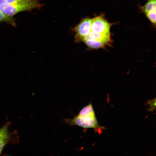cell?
<instances>
[{
  "label": "cell",
  "mask_w": 156,
  "mask_h": 156,
  "mask_svg": "<svg viewBox=\"0 0 156 156\" xmlns=\"http://www.w3.org/2000/svg\"><path fill=\"white\" fill-rule=\"evenodd\" d=\"M65 121L70 125H77L84 128L97 129L100 127L91 103L83 107L73 118L66 119Z\"/></svg>",
  "instance_id": "cell-1"
},
{
  "label": "cell",
  "mask_w": 156,
  "mask_h": 156,
  "mask_svg": "<svg viewBox=\"0 0 156 156\" xmlns=\"http://www.w3.org/2000/svg\"><path fill=\"white\" fill-rule=\"evenodd\" d=\"M40 6L38 0H29L14 4L0 5V10L6 15L12 17L21 12L31 11Z\"/></svg>",
  "instance_id": "cell-2"
},
{
  "label": "cell",
  "mask_w": 156,
  "mask_h": 156,
  "mask_svg": "<svg viewBox=\"0 0 156 156\" xmlns=\"http://www.w3.org/2000/svg\"><path fill=\"white\" fill-rule=\"evenodd\" d=\"M109 24L103 17H96L92 19L90 31L105 35H110Z\"/></svg>",
  "instance_id": "cell-3"
},
{
  "label": "cell",
  "mask_w": 156,
  "mask_h": 156,
  "mask_svg": "<svg viewBox=\"0 0 156 156\" xmlns=\"http://www.w3.org/2000/svg\"><path fill=\"white\" fill-rule=\"evenodd\" d=\"M92 19L86 18L83 20L74 29L76 33L75 38L77 40H81L90 31Z\"/></svg>",
  "instance_id": "cell-4"
},
{
  "label": "cell",
  "mask_w": 156,
  "mask_h": 156,
  "mask_svg": "<svg viewBox=\"0 0 156 156\" xmlns=\"http://www.w3.org/2000/svg\"><path fill=\"white\" fill-rule=\"evenodd\" d=\"M9 125L8 123L0 129V155L9 140Z\"/></svg>",
  "instance_id": "cell-5"
},
{
  "label": "cell",
  "mask_w": 156,
  "mask_h": 156,
  "mask_svg": "<svg viewBox=\"0 0 156 156\" xmlns=\"http://www.w3.org/2000/svg\"><path fill=\"white\" fill-rule=\"evenodd\" d=\"M156 0H148L145 5L142 7V10L146 14L156 11Z\"/></svg>",
  "instance_id": "cell-6"
},
{
  "label": "cell",
  "mask_w": 156,
  "mask_h": 156,
  "mask_svg": "<svg viewBox=\"0 0 156 156\" xmlns=\"http://www.w3.org/2000/svg\"><path fill=\"white\" fill-rule=\"evenodd\" d=\"M5 22L13 26L16 25L14 19L12 17L6 15L0 10V22Z\"/></svg>",
  "instance_id": "cell-7"
},
{
  "label": "cell",
  "mask_w": 156,
  "mask_h": 156,
  "mask_svg": "<svg viewBox=\"0 0 156 156\" xmlns=\"http://www.w3.org/2000/svg\"><path fill=\"white\" fill-rule=\"evenodd\" d=\"M29 0H0V5L14 4Z\"/></svg>",
  "instance_id": "cell-8"
},
{
  "label": "cell",
  "mask_w": 156,
  "mask_h": 156,
  "mask_svg": "<svg viewBox=\"0 0 156 156\" xmlns=\"http://www.w3.org/2000/svg\"><path fill=\"white\" fill-rule=\"evenodd\" d=\"M146 15L150 21L155 25L156 23V11L149 12Z\"/></svg>",
  "instance_id": "cell-9"
},
{
  "label": "cell",
  "mask_w": 156,
  "mask_h": 156,
  "mask_svg": "<svg viewBox=\"0 0 156 156\" xmlns=\"http://www.w3.org/2000/svg\"><path fill=\"white\" fill-rule=\"evenodd\" d=\"M155 99L150 101L148 102V103L150 105V110H153L155 107Z\"/></svg>",
  "instance_id": "cell-10"
}]
</instances>
